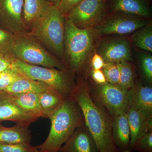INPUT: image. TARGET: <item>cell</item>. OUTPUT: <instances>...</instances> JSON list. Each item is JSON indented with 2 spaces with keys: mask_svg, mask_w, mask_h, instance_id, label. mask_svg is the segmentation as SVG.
<instances>
[{
  "mask_svg": "<svg viewBox=\"0 0 152 152\" xmlns=\"http://www.w3.org/2000/svg\"><path fill=\"white\" fill-rule=\"evenodd\" d=\"M81 109L85 124L100 152H118L113 138L112 117L93 101L88 83L80 78L71 94Z\"/></svg>",
  "mask_w": 152,
  "mask_h": 152,
  "instance_id": "cell-1",
  "label": "cell"
},
{
  "mask_svg": "<svg viewBox=\"0 0 152 152\" xmlns=\"http://www.w3.org/2000/svg\"><path fill=\"white\" fill-rule=\"evenodd\" d=\"M51 128L48 135L38 150L58 152L78 127L84 124L81 109L71 95L66 97L58 110L50 119Z\"/></svg>",
  "mask_w": 152,
  "mask_h": 152,
  "instance_id": "cell-2",
  "label": "cell"
},
{
  "mask_svg": "<svg viewBox=\"0 0 152 152\" xmlns=\"http://www.w3.org/2000/svg\"><path fill=\"white\" fill-rule=\"evenodd\" d=\"M64 53L70 71L79 73L83 69L92 50L96 34L91 28L77 27L67 18L64 23Z\"/></svg>",
  "mask_w": 152,
  "mask_h": 152,
  "instance_id": "cell-3",
  "label": "cell"
},
{
  "mask_svg": "<svg viewBox=\"0 0 152 152\" xmlns=\"http://www.w3.org/2000/svg\"><path fill=\"white\" fill-rule=\"evenodd\" d=\"M12 68L24 77L46 84L65 97L71 95L76 85L70 71L33 65L15 58H12Z\"/></svg>",
  "mask_w": 152,
  "mask_h": 152,
  "instance_id": "cell-4",
  "label": "cell"
},
{
  "mask_svg": "<svg viewBox=\"0 0 152 152\" xmlns=\"http://www.w3.org/2000/svg\"><path fill=\"white\" fill-rule=\"evenodd\" d=\"M64 16L52 5L45 16L31 28L30 35L45 44L60 57L64 54Z\"/></svg>",
  "mask_w": 152,
  "mask_h": 152,
  "instance_id": "cell-5",
  "label": "cell"
},
{
  "mask_svg": "<svg viewBox=\"0 0 152 152\" xmlns=\"http://www.w3.org/2000/svg\"><path fill=\"white\" fill-rule=\"evenodd\" d=\"M12 53L15 58L30 64L67 71L64 65L52 56L28 33L15 35Z\"/></svg>",
  "mask_w": 152,
  "mask_h": 152,
  "instance_id": "cell-6",
  "label": "cell"
},
{
  "mask_svg": "<svg viewBox=\"0 0 152 152\" xmlns=\"http://www.w3.org/2000/svg\"><path fill=\"white\" fill-rule=\"evenodd\" d=\"M89 86V91L93 101L105 109L112 117L120 112H126L129 109L127 91L117 85L108 83Z\"/></svg>",
  "mask_w": 152,
  "mask_h": 152,
  "instance_id": "cell-7",
  "label": "cell"
},
{
  "mask_svg": "<svg viewBox=\"0 0 152 152\" xmlns=\"http://www.w3.org/2000/svg\"><path fill=\"white\" fill-rule=\"evenodd\" d=\"M147 18L114 12L105 17L100 22L92 28L96 34L100 35H124L134 32L149 23Z\"/></svg>",
  "mask_w": 152,
  "mask_h": 152,
  "instance_id": "cell-8",
  "label": "cell"
},
{
  "mask_svg": "<svg viewBox=\"0 0 152 152\" xmlns=\"http://www.w3.org/2000/svg\"><path fill=\"white\" fill-rule=\"evenodd\" d=\"M105 0H83L66 16L77 27L92 28L105 17Z\"/></svg>",
  "mask_w": 152,
  "mask_h": 152,
  "instance_id": "cell-9",
  "label": "cell"
},
{
  "mask_svg": "<svg viewBox=\"0 0 152 152\" xmlns=\"http://www.w3.org/2000/svg\"><path fill=\"white\" fill-rule=\"evenodd\" d=\"M96 53L106 64L132 61L130 45L126 38L112 37L103 39L99 43Z\"/></svg>",
  "mask_w": 152,
  "mask_h": 152,
  "instance_id": "cell-10",
  "label": "cell"
},
{
  "mask_svg": "<svg viewBox=\"0 0 152 152\" xmlns=\"http://www.w3.org/2000/svg\"><path fill=\"white\" fill-rule=\"evenodd\" d=\"M24 0H0V23L15 35L26 33L22 19Z\"/></svg>",
  "mask_w": 152,
  "mask_h": 152,
  "instance_id": "cell-11",
  "label": "cell"
},
{
  "mask_svg": "<svg viewBox=\"0 0 152 152\" xmlns=\"http://www.w3.org/2000/svg\"><path fill=\"white\" fill-rule=\"evenodd\" d=\"M39 118L19 107L8 93L4 91L0 92V123L4 121H11L29 126Z\"/></svg>",
  "mask_w": 152,
  "mask_h": 152,
  "instance_id": "cell-12",
  "label": "cell"
},
{
  "mask_svg": "<svg viewBox=\"0 0 152 152\" xmlns=\"http://www.w3.org/2000/svg\"><path fill=\"white\" fill-rule=\"evenodd\" d=\"M58 152H100L85 124L78 127Z\"/></svg>",
  "mask_w": 152,
  "mask_h": 152,
  "instance_id": "cell-13",
  "label": "cell"
},
{
  "mask_svg": "<svg viewBox=\"0 0 152 152\" xmlns=\"http://www.w3.org/2000/svg\"><path fill=\"white\" fill-rule=\"evenodd\" d=\"M129 107L141 112L148 117L152 116V87L137 83L127 91Z\"/></svg>",
  "mask_w": 152,
  "mask_h": 152,
  "instance_id": "cell-14",
  "label": "cell"
},
{
  "mask_svg": "<svg viewBox=\"0 0 152 152\" xmlns=\"http://www.w3.org/2000/svg\"><path fill=\"white\" fill-rule=\"evenodd\" d=\"M112 126L114 142L118 152H131L130 130L126 112L113 116Z\"/></svg>",
  "mask_w": 152,
  "mask_h": 152,
  "instance_id": "cell-15",
  "label": "cell"
},
{
  "mask_svg": "<svg viewBox=\"0 0 152 152\" xmlns=\"http://www.w3.org/2000/svg\"><path fill=\"white\" fill-rule=\"evenodd\" d=\"M130 130L131 147L149 132L152 131V116L148 117L132 107L126 112Z\"/></svg>",
  "mask_w": 152,
  "mask_h": 152,
  "instance_id": "cell-16",
  "label": "cell"
},
{
  "mask_svg": "<svg viewBox=\"0 0 152 152\" xmlns=\"http://www.w3.org/2000/svg\"><path fill=\"white\" fill-rule=\"evenodd\" d=\"M52 5L47 0H24L22 19L26 30L42 18Z\"/></svg>",
  "mask_w": 152,
  "mask_h": 152,
  "instance_id": "cell-17",
  "label": "cell"
},
{
  "mask_svg": "<svg viewBox=\"0 0 152 152\" xmlns=\"http://www.w3.org/2000/svg\"><path fill=\"white\" fill-rule=\"evenodd\" d=\"M113 12L122 13L147 18L151 16V9L147 0H111Z\"/></svg>",
  "mask_w": 152,
  "mask_h": 152,
  "instance_id": "cell-18",
  "label": "cell"
},
{
  "mask_svg": "<svg viewBox=\"0 0 152 152\" xmlns=\"http://www.w3.org/2000/svg\"><path fill=\"white\" fill-rule=\"evenodd\" d=\"M31 138L28 126L16 124L6 127L0 125V144L30 143Z\"/></svg>",
  "mask_w": 152,
  "mask_h": 152,
  "instance_id": "cell-19",
  "label": "cell"
},
{
  "mask_svg": "<svg viewBox=\"0 0 152 152\" xmlns=\"http://www.w3.org/2000/svg\"><path fill=\"white\" fill-rule=\"evenodd\" d=\"M52 88L42 82L34 80L23 76L14 82L4 91L10 94H39Z\"/></svg>",
  "mask_w": 152,
  "mask_h": 152,
  "instance_id": "cell-20",
  "label": "cell"
},
{
  "mask_svg": "<svg viewBox=\"0 0 152 152\" xmlns=\"http://www.w3.org/2000/svg\"><path fill=\"white\" fill-rule=\"evenodd\" d=\"M37 95L44 118L49 119L62 105L65 98L53 88Z\"/></svg>",
  "mask_w": 152,
  "mask_h": 152,
  "instance_id": "cell-21",
  "label": "cell"
},
{
  "mask_svg": "<svg viewBox=\"0 0 152 152\" xmlns=\"http://www.w3.org/2000/svg\"><path fill=\"white\" fill-rule=\"evenodd\" d=\"M9 94L13 101L25 111L39 118H44L37 94Z\"/></svg>",
  "mask_w": 152,
  "mask_h": 152,
  "instance_id": "cell-22",
  "label": "cell"
},
{
  "mask_svg": "<svg viewBox=\"0 0 152 152\" xmlns=\"http://www.w3.org/2000/svg\"><path fill=\"white\" fill-rule=\"evenodd\" d=\"M132 42L137 48L145 51L152 52V24L147 25L134 32L131 36Z\"/></svg>",
  "mask_w": 152,
  "mask_h": 152,
  "instance_id": "cell-23",
  "label": "cell"
},
{
  "mask_svg": "<svg viewBox=\"0 0 152 152\" xmlns=\"http://www.w3.org/2000/svg\"><path fill=\"white\" fill-rule=\"evenodd\" d=\"M117 64L120 71L119 81L117 86L127 91L137 83L136 81L134 68L129 62H121Z\"/></svg>",
  "mask_w": 152,
  "mask_h": 152,
  "instance_id": "cell-24",
  "label": "cell"
},
{
  "mask_svg": "<svg viewBox=\"0 0 152 152\" xmlns=\"http://www.w3.org/2000/svg\"><path fill=\"white\" fill-rule=\"evenodd\" d=\"M139 66L143 79L146 85L152 86V56L149 53L143 52L139 56Z\"/></svg>",
  "mask_w": 152,
  "mask_h": 152,
  "instance_id": "cell-25",
  "label": "cell"
},
{
  "mask_svg": "<svg viewBox=\"0 0 152 152\" xmlns=\"http://www.w3.org/2000/svg\"><path fill=\"white\" fill-rule=\"evenodd\" d=\"M15 41V35L5 30L0 29V54L12 53Z\"/></svg>",
  "mask_w": 152,
  "mask_h": 152,
  "instance_id": "cell-26",
  "label": "cell"
},
{
  "mask_svg": "<svg viewBox=\"0 0 152 152\" xmlns=\"http://www.w3.org/2000/svg\"><path fill=\"white\" fill-rule=\"evenodd\" d=\"M23 76L12 68L0 73V92L4 91L14 82Z\"/></svg>",
  "mask_w": 152,
  "mask_h": 152,
  "instance_id": "cell-27",
  "label": "cell"
},
{
  "mask_svg": "<svg viewBox=\"0 0 152 152\" xmlns=\"http://www.w3.org/2000/svg\"><path fill=\"white\" fill-rule=\"evenodd\" d=\"M131 152H152V131L149 132L131 147Z\"/></svg>",
  "mask_w": 152,
  "mask_h": 152,
  "instance_id": "cell-28",
  "label": "cell"
},
{
  "mask_svg": "<svg viewBox=\"0 0 152 152\" xmlns=\"http://www.w3.org/2000/svg\"><path fill=\"white\" fill-rule=\"evenodd\" d=\"M107 83L118 85L119 81L120 71L117 63L107 64L102 69Z\"/></svg>",
  "mask_w": 152,
  "mask_h": 152,
  "instance_id": "cell-29",
  "label": "cell"
},
{
  "mask_svg": "<svg viewBox=\"0 0 152 152\" xmlns=\"http://www.w3.org/2000/svg\"><path fill=\"white\" fill-rule=\"evenodd\" d=\"M37 146L30 143L0 144V152H39Z\"/></svg>",
  "mask_w": 152,
  "mask_h": 152,
  "instance_id": "cell-30",
  "label": "cell"
},
{
  "mask_svg": "<svg viewBox=\"0 0 152 152\" xmlns=\"http://www.w3.org/2000/svg\"><path fill=\"white\" fill-rule=\"evenodd\" d=\"M83 0H60L57 7L65 17L70 12L79 4Z\"/></svg>",
  "mask_w": 152,
  "mask_h": 152,
  "instance_id": "cell-31",
  "label": "cell"
},
{
  "mask_svg": "<svg viewBox=\"0 0 152 152\" xmlns=\"http://www.w3.org/2000/svg\"><path fill=\"white\" fill-rule=\"evenodd\" d=\"M106 64L103 58L96 52L93 56L91 61L92 70H101Z\"/></svg>",
  "mask_w": 152,
  "mask_h": 152,
  "instance_id": "cell-32",
  "label": "cell"
},
{
  "mask_svg": "<svg viewBox=\"0 0 152 152\" xmlns=\"http://www.w3.org/2000/svg\"><path fill=\"white\" fill-rule=\"evenodd\" d=\"M9 55L0 54V73L12 68V58L10 57Z\"/></svg>",
  "mask_w": 152,
  "mask_h": 152,
  "instance_id": "cell-33",
  "label": "cell"
},
{
  "mask_svg": "<svg viewBox=\"0 0 152 152\" xmlns=\"http://www.w3.org/2000/svg\"><path fill=\"white\" fill-rule=\"evenodd\" d=\"M91 76L93 82L98 84H103L107 83L102 69L91 70Z\"/></svg>",
  "mask_w": 152,
  "mask_h": 152,
  "instance_id": "cell-34",
  "label": "cell"
},
{
  "mask_svg": "<svg viewBox=\"0 0 152 152\" xmlns=\"http://www.w3.org/2000/svg\"><path fill=\"white\" fill-rule=\"evenodd\" d=\"M49 3L53 5L57 6L60 0H47Z\"/></svg>",
  "mask_w": 152,
  "mask_h": 152,
  "instance_id": "cell-35",
  "label": "cell"
},
{
  "mask_svg": "<svg viewBox=\"0 0 152 152\" xmlns=\"http://www.w3.org/2000/svg\"><path fill=\"white\" fill-rule=\"evenodd\" d=\"M39 152H48L45 151H40V150H39Z\"/></svg>",
  "mask_w": 152,
  "mask_h": 152,
  "instance_id": "cell-36",
  "label": "cell"
}]
</instances>
